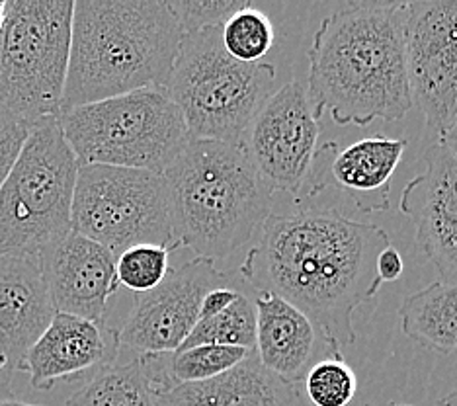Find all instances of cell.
I'll use <instances>...</instances> for the list:
<instances>
[{"label": "cell", "mask_w": 457, "mask_h": 406, "mask_svg": "<svg viewBox=\"0 0 457 406\" xmlns=\"http://www.w3.org/2000/svg\"><path fill=\"white\" fill-rule=\"evenodd\" d=\"M391 244L386 228L337 211L268 215L241 276L315 322L342 352L356 342L354 311L378 295V256Z\"/></svg>", "instance_id": "6da1fadb"}, {"label": "cell", "mask_w": 457, "mask_h": 406, "mask_svg": "<svg viewBox=\"0 0 457 406\" xmlns=\"http://www.w3.org/2000/svg\"><path fill=\"white\" fill-rule=\"evenodd\" d=\"M409 3H350L319 24L309 49L307 94L317 118L368 128L414 106L407 72Z\"/></svg>", "instance_id": "7a4b0ae2"}, {"label": "cell", "mask_w": 457, "mask_h": 406, "mask_svg": "<svg viewBox=\"0 0 457 406\" xmlns=\"http://www.w3.org/2000/svg\"><path fill=\"white\" fill-rule=\"evenodd\" d=\"M184 36L169 3L77 0L63 112L135 90H162Z\"/></svg>", "instance_id": "3957f363"}, {"label": "cell", "mask_w": 457, "mask_h": 406, "mask_svg": "<svg viewBox=\"0 0 457 406\" xmlns=\"http://www.w3.org/2000/svg\"><path fill=\"white\" fill-rule=\"evenodd\" d=\"M179 244L197 258H225L251 241L270 215L272 187L243 143L188 137L162 172Z\"/></svg>", "instance_id": "277c9868"}, {"label": "cell", "mask_w": 457, "mask_h": 406, "mask_svg": "<svg viewBox=\"0 0 457 406\" xmlns=\"http://www.w3.org/2000/svg\"><path fill=\"white\" fill-rule=\"evenodd\" d=\"M274 85L272 62L233 59L215 26L184 36L162 92L180 110L190 137L237 145Z\"/></svg>", "instance_id": "5b68a950"}, {"label": "cell", "mask_w": 457, "mask_h": 406, "mask_svg": "<svg viewBox=\"0 0 457 406\" xmlns=\"http://www.w3.org/2000/svg\"><path fill=\"white\" fill-rule=\"evenodd\" d=\"M79 166L59 118L34 125L0 187V256H39L72 231Z\"/></svg>", "instance_id": "8992f818"}, {"label": "cell", "mask_w": 457, "mask_h": 406, "mask_svg": "<svg viewBox=\"0 0 457 406\" xmlns=\"http://www.w3.org/2000/svg\"><path fill=\"white\" fill-rule=\"evenodd\" d=\"M75 0H6L0 31V108L34 128L59 118Z\"/></svg>", "instance_id": "52a82bcc"}, {"label": "cell", "mask_w": 457, "mask_h": 406, "mask_svg": "<svg viewBox=\"0 0 457 406\" xmlns=\"http://www.w3.org/2000/svg\"><path fill=\"white\" fill-rule=\"evenodd\" d=\"M79 164L162 174L190 137L180 110L162 90H135L59 116Z\"/></svg>", "instance_id": "ba28073f"}, {"label": "cell", "mask_w": 457, "mask_h": 406, "mask_svg": "<svg viewBox=\"0 0 457 406\" xmlns=\"http://www.w3.org/2000/svg\"><path fill=\"white\" fill-rule=\"evenodd\" d=\"M72 231L113 256L139 244L180 248L169 187L162 174L120 166H79L72 197Z\"/></svg>", "instance_id": "9c48e42d"}, {"label": "cell", "mask_w": 457, "mask_h": 406, "mask_svg": "<svg viewBox=\"0 0 457 406\" xmlns=\"http://www.w3.org/2000/svg\"><path fill=\"white\" fill-rule=\"evenodd\" d=\"M319 133L307 88L294 80L262 104L241 143L272 192L292 194L299 203L313 169Z\"/></svg>", "instance_id": "30bf717a"}, {"label": "cell", "mask_w": 457, "mask_h": 406, "mask_svg": "<svg viewBox=\"0 0 457 406\" xmlns=\"http://www.w3.org/2000/svg\"><path fill=\"white\" fill-rule=\"evenodd\" d=\"M404 41L412 104L442 135L457 118V0L409 3Z\"/></svg>", "instance_id": "8fae6325"}, {"label": "cell", "mask_w": 457, "mask_h": 406, "mask_svg": "<svg viewBox=\"0 0 457 406\" xmlns=\"http://www.w3.org/2000/svg\"><path fill=\"white\" fill-rule=\"evenodd\" d=\"M227 284V276L210 258L195 256L170 268L159 287L135 297L126 325L118 328L120 344L139 353L176 352L200 320L207 291Z\"/></svg>", "instance_id": "7c38bea8"}, {"label": "cell", "mask_w": 457, "mask_h": 406, "mask_svg": "<svg viewBox=\"0 0 457 406\" xmlns=\"http://www.w3.org/2000/svg\"><path fill=\"white\" fill-rule=\"evenodd\" d=\"M407 151V141L373 135L342 149L337 141L317 147L305 184L307 197L327 190L345 194L361 213L389 210L391 180Z\"/></svg>", "instance_id": "4fadbf2b"}, {"label": "cell", "mask_w": 457, "mask_h": 406, "mask_svg": "<svg viewBox=\"0 0 457 406\" xmlns=\"http://www.w3.org/2000/svg\"><path fill=\"white\" fill-rule=\"evenodd\" d=\"M424 172L404 186L399 207L417 228V246L440 281L457 284V161L442 145L422 156Z\"/></svg>", "instance_id": "5bb4252c"}, {"label": "cell", "mask_w": 457, "mask_h": 406, "mask_svg": "<svg viewBox=\"0 0 457 406\" xmlns=\"http://www.w3.org/2000/svg\"><path fill=\"white\" fill-rule=\"evenodd\" d=\"M37 258L55 312L106 322L108 301L120 287L108 248L71 231Z\"/></svg>", "instance_id": "9a60e30c"}, {"label": "cell", "mask_w": 457, "mask_h": 406, "mask_svg": "<svg viewBox=\"0 0 457 406\" xmlns=\"http://www.w3.org/2000/svg\"><path fill=\"white\" fill-rule=\"evenodd\" d=\"M120 348L118 328L55 312L47 330L28 352L24 373L36 391H51L59 381L92 377L116 363Z\"/></svg>", "instance_id": "2e32d148"}, {"label": "cell", "mask_w": 457, "mask_h": 406, "mask_svg": "<svg viewBox=\"0 0 457 406\" xmlns=\"http://www.w3.org/2000/svg\"><path fill=\"white\" fill-rule=\"evenodd\" d=\"M254 309L256 358L284 381L301 385L317 361L342 353L305 312L282 297L258 294Z\"/></svg>", "instance_id": "e0dca14e"}, {"label": "cell", "mask_w": 457, "mask_h": 406, "mask_svg": "<svg viewBox=\"0 0 457 406\" xmlns=\"http://www.w3.org/2000/svg\"><path fill=\"white\" fill-rule=\"evenodd\" d=\"M55 317L37 256H0V353L24 373L28 352Z\"/></svg>", "instance_id": "ac0fdd59"}, {"label": "cell", "mask_w": 457, "mask_h": 406, "mask_svg": "<svg viewBox=\"0 0 457 406\" xmlns=\"http://www.w3.org/2000/svg\"><path fill=\"white\" fill-rule=\"evenodd\" d=\"M159 406H311L299 385L268 371L256 353L227 373L157 394Z\"/></svg>", "instance_id": "d6986e66"}, {"label": "cell", "mask_w": 457, "mask_h": 406, "mask_svg": "<svg viewBox=\"0 0 457 406\" xmlns=\"http://www.w3.org/2000/svg\"><path fill=\"white\" fill-rule=\"evenodd\" d=\"M403 335L440 353L457 352V284L432 281L399 309Z\"/></svg>", "instance_id": "ffe728a7"}, {"label": "cell", "mask_w": 457, "mask_h": 406, "mask_svg": "<svg viewBox=\"0 0 457 406\" xmlns=\"http://www.w3.org/2000/svg\"><path fill=\"white\" fill-rule=\"evenodd\" d=\"M65 406H159L141 358L112 363L87 379Z\"/></svg>", "instance_id": "44dd1931"}, {"label": "cell", "mask_w": 457, "mask_h": 406, "mask_svg": "<svg viewBox=\"0 0 457 406\" xmlns=\"http://www.w3.org/2000/svg\"><path fill=\"white\" fill-rule=\"evenodd\" d=\"M195 346H235L254 352L256 346V309L245 294L223 312L210 319H200L190 336L176 352Z\"/></svg>", "instance_id": "7402d4cb"}, {"label": "cell", "mask_w": 457, "mask_h": 406, "mask_svg": "<svg viewBox=\"0 0 457 406\" xmlns=\"http://www.w3.org/2000/svg\"><path fill=\"white\" fill-rule=\"evenodd\" d=\"M274 26L262 10L248 4L221 26V41L228 55L241 62H261L274 46Z\"/></svg>", "instance_id": "603a6c76"}, {"label": "cell", "mask_w": 457, "mask_h": 406, "mask_svg": "<svg viewBox=\"0 0 457 406\" xmlns=\"http://www.w3.org/2000/svg\"><path fill=\"white\" fill-rule=\"evenodd\" d=\"M303 387L311 406H348L356 397L358 377L340 353L317 361L305 375Z\"/></svg>", "instance_id": "cb8c5ba5"}, {"label": "cell", "mask_w": 457, "mask_h": 406, "mask_svg": "<svg viewBox=\"0 0 457 406\" xmlns=\"http://www.w3.org/2000/svg\"><path fill=\"white\" fill-rule=\"evenodd\" d=\"M170 253L172 250L159 244H139L123 250L116 258L118 284L137 295L149 294L170 272Z\"/></svg>", "instance_id": "d4e9b609"}, {"label": "cell", "mask_w": 457, "mask_h": 406, "mask_svg": "<svg viewBox=\"0 0 457 406\" xmlns=\"http://www.w3.org/2000/svg\"><path fill=\"white\" fill-rule=\"evenodd\" d=\"M170 8L180 20L186 34H194L205 28L223 26L228 18H231L238 10L253 4L248 0H204V3H174L170 0Z\"/></svg>", "instance_id": "484cf974"}, {"label": "cell", "mask_w": 457, "mask_h": 406, "mask_svg": "<svg viewBox=\"0 0 457 406\" xmlns=\"http://www.w3.org/2000/svg\"><path fill=\"white\" fill-rule=\"evenodd\" d=\"M32 131V125L14 116L12 112L0 108V187L12 172Z\"/></svg>", "instance_id": "4316f807"}, {"label": "cell", "mask_w": 457, "mask_h": 406, "mask_svg": "<svg viewBox=\"0 0 457 406\" xmlns=\"http://www.w3.org/2000/svg\"><path fill=\"white\" fill-rule=\"evenodd\" d=\"M238 295H241V291L231 286H221L207 291V295L202 301L200 319H210V317L220 315V312H223L225 309H228L235 303Z\"/></svg>", "instance_id": "83f0119b"}, {"label": "cell", "mask_w": 457, "mask_h": 406, "mask_svg": "<svg viewBox=\"0 0 457 406\" xmlns=\"http://www.w3.org/2000/svg\"><path fill=\"white\" fill-rule=\"evenodd\" d=\"M403 269L404 262L397 248L389 244L386 250H381V254L378 256V276L381 284H386V281H397L403 276Z\"/></svg>", "instance_id": "f1b7e54d"}, {"label": "cell", "mask_w": 457, "mask_h": 406, "mask_svg": "<svg viewBox=\"0 0 457 406\" xmlns=\"http://www.w3.org/2000/svg\"><path fill=\"white\" fill-rule=\"evenodd\" d=\"M12 377H14L12 366H10L8 360L0 353V401L12 399Z\"/></svg>", "instance_id": "f546056e"}, {"label": "cell", "mask_w": 457, "mask_h": 406, "mask_svg": "<svg viewBox=\"0 0 457 406\" xmlns=\"http://www.w3.org/2000/svg\"><path fill=\"white\" fill-rule=\"evenodd\" d=\"M440 145L457 161V118L452 125L440 135Z\"/></svg>", "instance_id": "4dcf8cb0"}, {"label": "cell", "mask_w": 457, "mask_h": 406, "mask_svg": "<svg viewBox=\"0 0 457 406\" xmlns=\"http://www.w3.org/2000/svg\"><path fill=\"white\" fill-rule=\"evenodd\" d=\"M440 406H457V389L440 399Z\"/></svg>", "instance_id": "1f68e13d"}, {"label": "cell", "mask_w": 457, "mask_h": 406, "mask_svg": "<svg viewBox=\"0 0 457 406\" xmlns=\"http://www.w3.org/2000/svg\"><path fill=\"white\" fill-rule=\"evenodd\" d=\"M0 406H46V404H29V402H22L16 399H6V401H0Z\"/></svg>", "instance_id": "d6a6232c"}, {"label": "cell", "mask_w": 457, "mask_h": 406, "mask_svg": "<svg viewBox=\"0 0 457 406\" xmlns=\"http://www.w3.org/2000/svg\"><path fill=\"white\" fill-rule=\"evenodd\" d=\"M4 12H6V0H0V31L4 26Z\"/></svg>", "instance_id": "836d02e7"}, {"label": "cell", "mask_w": 457, "mask_h": 406, "mask_svg": "<svg viewBox=\"0 0 457 406\" xmlns=\"http://www.w3.org/2000/svg\"><path fill=\"white\" fill-rule=\"evenodd\" d=\"M391 406H411V404H391Z\"/></svg>", "instance_id": "e575fe53"}]
</instances>
